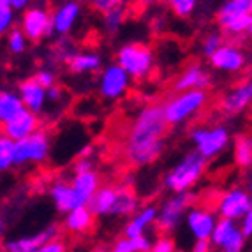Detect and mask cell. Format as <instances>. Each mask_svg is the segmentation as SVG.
<instances>
[{
	"instance_id": "cell-8",
	"label": "cell",
	"mask_w": 252,
	"mask_h": 252,
	"mask_svg": "<svg viewBox=\"0 0 252 252\" xmlns=\"http://www.w3.org/2000/svg\"><path fill=\"white\" fill-rule=\"evenodd\" d=\"M20 30L30 42H39L42 37H51L53 35L51 13L42 5H30L21 14Z\"/></svg>"
},
{
	"instance_id": "cell-31",
	"label": "cell",
	"mask_w": 252,
	"mask_h": 252,
	"mask_svg": "<svg viewBox=\"0 0 252 252\" xmlns=\"http://www.w3.org/2000/svg\"><path fill=\"white\" fill-rule=\"evenodd\" d=\"M251 27H252V14L244 13L240 14V16H236L235 20L229 21L222 30L229 35H242L245 32H249Z\"/></svg>"
},
{
	"instance_id": "cell-50",
	"label": "cell",
	"mask_w": 252,
	"mask_h": 252,
	"mask_svg": "<svg viewBox=\"0 0 252 252\" xmlns=\"http://www.w3.org/2000/svg\"><path fill=\"white\" fill-rule=\"evenodd\" d=\"M92 154H94V147H83L80 150V154H78V159H90L92 157Z\"/></svg>"
},
{
	"instance_id": "cell-39",
	"label": "cell",
	"mask_w": 252,
	"mask_h": 252,
	"mask_svg": "<svg viewBox=\"0 0 252 252\" xmlns=\"http://www.w3.org/2000/svg\"><path fill=\"white\" fill-rule=\"evenodd\" d=\"M34 80L37 81V83L41 85L44 90H50L51 87H55V85H57V74H55L51 69L44 67V69H41V71L35 72Z\"/></svg>"
},
{
	"instance_id": "cell-7",
	"label": "cell",
	"mask_w": 252,
	"mask_h": 252,
	"mask_svg": "<svg viewBox=\"0 0 252 252\" xmlns=\"http://www.w3.org/2000/svg\"><path fill=\"white\" fill-rule=\"evenodd\" d=\"M194 203V194L190 192H180L173 194L171 198H168L162 203V206L157 212V227L164 233V236L171 233L175 227L180 224L182 217L185 215V212H189L192 208Z\"/></svg>"
},
{
	"instance_id": "cell-34",
	"label": "cell",
	"mask_w": 252,
	"mask_h": 252,
	"mask_svg": "<svg viewBox=\"0 0 252 252\" xmlns=\"http://www.w3.org/2000/svg\"><path fill=\"white\" fill-rule=\"evenodd\" d=\"M27 44H29V41H27V37L23 35V32L20 29H13L7 34V48L13 55L25 53Z\"/></svg>"
},
{
	"instance_id": "cell-11",
	"label": "cell",
	"mask_w": 252,
	"mask_h": 252,
	"mask_svg": "<svg viewBox=\"0 0 252 252\" xmlns=\"http://www.w3.org/2000/svg\"><path fill=\"white\" fill-rule=\"evenodd\" d=\"M59 238V227L57 226H46L41 231L34 233L30 236H21L18 240H9L5 242L4 251L5 252H34L44 244L51 242V240Z\"/></svg>"
},
{
	"instance_id": "cell-25",
	"label": "cell",
	"mask_w": 252,
	"mask_h": 252,
	"mask_svg": "<svg viewBox=\"0 0 252 252\" xmlns=\"http://www.w3.org/2000/svg\"><path fill=\"white\" fill-rule=\"evenodd\" d=\"M63 226H65L67 231L81 235V233H87L90 227L94 226V215H92V212L89 210V206L80 205L78 208H74V210L65 215Z\"/></svg>"
},
{
	"instance_id": "cell-54",
	"label": "cell",
	"mask_w": 252,
	"mask_h": 252,
	"mask_svg": "<svg viewBox=\"0 0 252 252\" xmlns=\"http://www.w3.org/2000/svg\"><path fill=\"white\" fill-rule=\"evenodd\" d=\"M249 34H252V27H251V30H249Z\"/></svg>"
},
{
	"instance_id": "cell-47",
	"label": "cell",
	"mask_w": 252,
	"mask_h": 252,
	"mask_svg": "<svg viewBox=\"0 0 252 252\" xmlns=\"http://www.w3.org/2000/svg\"><path fill=\"white\" fill-rule=\"evenodd\" d=\"M62 95H63V90H62V87H60V85H55V87H51L50 90H46V99H48V101L57 102V101H60V99H62Z\"/></svg>"
},
{
	"instance_id": "cell-17",
	"label": "cell",
	"mask_w": 252,
	"mask_h": 252,
	"mask_svg": "<svg viewBox=\"0 0 252 252\" xmlns=\"http://www.w3.org/2000/svg\"><path fill=\"white\" fill-rule=\"evenodd\" d=\"M208 60L212 67L224 72H238L245 65V55L233 44H222Z\"/></svg>"
},
{
	"instance_id": "cell-56",
	"label": "cell",
	"mask_w": 252,
	"mask_h": 252,
	"mask_svg": "<svg viewBox=\"0 0 252 252\" xmlns=\"http://www.w3.org/2000/svg\"><path fill=\"white\" fill-rule=\"evenodd\" d=\"M0 92H2V90H0Z\"/></svg>"
},
{
	"instance_id": "cell-29",
	"label": "cell",
	"mask_w": 252,
	"mask_h": 252,
	"mask_svg": "<svg viewBox=\"0 0 252 252\" xmlns=\"http://www.w3.org/2000/svg\"><path fill=\"white\" fill-rule=\"evenodd\" d=\"M236 222L235 220H227V219H219L215 222L214 231H212L210 236V244L215 245V247H222L224 242H226L229 236L233 235V231L236 229Z\"/></svg>"
},
{
	"instance_id": "cell-4",
	"label": "cell",
	"mask_w": 252,
	"mask_h": 252,
	"mask_svg": "<svg viewBox=\"0 0 252 252\" xmlns=\"http://www.w3.org/2000/svg\"><path fill=\"white\" fill-rule=\"evenodd\" d=\"M117 65L129 74V78H147L154 69V53L141 42H127L117 51Z\"/></svg>"
},
{
	"instance_id": "cell-5",
	"label": "cell",
	"mask_w": 252,
	"mask_h": 252,
	"mask_svg": "<svg viewBox=\"0 0 252 252\" xmlns=\"http://www.w3.org/2000/svg\"><path fill=\"white\" fill-rule=\"evenodd\" d=\"M190 141L196 147V152L205 160L214 159L219 154H222L229 145V130L224 126L215 127H194L190 130Z\"/></svg>"
},
{
	"instance_id": "cell-40",
	"label": "cell",
	"mask_w": 252,
	"mask_h": 252,
	"mask_svg": "<svg viewBox=\"0 0 252 252\" xmlns=\"http://www.w3.org/2000/svg\"><path fill=\"white\" fill-rule=\"evenodd\" d=\"M150 252H175V242L169 236H160L156 244H152Z\"/></svg>"
},
{
	"instance_id": "cell-49",
	"label": "cell",
	"mask_w": 252,
	"mask_h": 252,
	"mask_svg": "<svg viewBox=\"0 0 252 252\" xmlns=\"http://www.w3.org/2000/svg\"><path fill=\"white\" fill-rule=\"evenodd\" d=\"M192 252H212L210 240H198L192 247Z\"/></svg>"
},
{
	"instance_id": "cell-42",
	"label": "cell",
	"mask_w": 252,
	"mask_h": 252,
	"mask_svg": "<svg viewBox=\"0 0 252 252\" xmlns=\"http://www.w3.org/2000/svg\"><path fill=\"white\" fill-rule=\"evenodd\" d=\"M34 252H67V245H65V242L60 238H55L51 240V242H48V244H44L42 247H39L37 251Z\"/></svg>"
},
{
	"instance_id": "cell-1",
	"label": "cell",
	"mask_w": 252,
	"mask_h": 252,
	"mask_svg": "<svg viewBox=\"0 0 252 252\" xmlns=\"http://www.w3.org/2000/svg\"><path fill=\"white\" fill-rule=\"evenodd\" d=\"M168 122L162 104H150L136 115L129 127L126 145V159L134 168L154 164L166 148Z\"/></svg>"
},
{
	"instance_id": "cell-10",
	"label": "cell",
	"mask_w": 252,
	"mask_h": 252,
	"mask_svg": "<svg viewBox=\"0 0 252 252\" xmlns=\"http://www.w3.org/2000/svg\"><path fill=\"white\" fill-rule=\"evenodd\" d=\"M130 83V78L122 67H118L117 63H111L101 72L99 78V92L104 99L115 101L118 97H122L127 92Z\"/></svg>"
},
{
	"instance_id": "cell-48",
	"label": "cell",
	"mask_w": 252,
	"mask_h": 252,
	"mask_svg": "<svg viewBox=\"0 0 252 252\" xmlns=\"http://www.w3.org/2000/svg\"><path fill=\"white\" fill-rule=\"evenodd\" d=\"M9 7L13 9L14 13H18V11H23V13H25L27 9L30 7V2L29 0H9Z\"/></svg>"
},
{
	"instance_id": "cell-46",
	"label": "cell",
	"mask_w": 252,
	"mask_h": 252,
	"mask_svg": "<svg viewBox=\"0 0 252 252\" xmlns=\"http://www.w3.org/2000/svg\"><path fill=\"white\" fill-rule=\"evenodd\" d=\"M108 252H132V247H130V242L127 238H120L115 242L113 247Z\"/></svg>"
},
{
	"instance_id": "cell-12",
	"label": "cell",
	"mask_w": 252,
	"mask_h": 252,
	"mask_svg": "<svg viewBox=\"0 0 252 252\" xmlns=\"http://www.w3.org/2000/svg\"><path fill=\"white\" fill-rule=\"evenodd\" d=\"M81 16V5L78 2H63L51 11L53 34L67 35Z\"/></svg>"
},
{
	"instance_id": "cell-26",
	"label": "cell",
	"mask_w": 252,
	"mask_h": 252,
	"mask_svg": "<svg viewBox=\"0 0 252 252\" xmlns=\"http://www.w3.org/2000/svg\"><path fill=\"white\" fill-rule=\"evenodd\" d=\"M67 67L72 74H89L102 67V59L101 55L92 53V51H78L67 63Z\"/></svg>"
},
{
	"instance_id": "cell-44",
	"label": "cell",
	"mask_w": 252,
	"mask_h": 252,
	"mask_svg": "<svg viewBox=\"0 0 252 252\" xmlns=\"http://www.w3.org/2000/svg\"><path fill=\"white\" fill-rule=\"evenodd\" d=\"M240 231H242V235H244L245 238L252 236V206H251V210H249L247 214L244 215V219H242V226H240Z\"/></svg>"
},
{
	"instance_id": "cell-51",
	"label": "cell",
	"mask_w": 252,
	"mask_h": 252,
	"mask_svg": "<svg viewBox=\"0 0 252 252\" xmlns=\"http://www.w3.org/2000/svg\"><path fill=\"white\" fill-rule=\"evenodd\" d=\"M4 235V222H2V219H0V238Z\"/></svg>"
},
{
	"instance_id": "cell-21",
	"label": "cell",
	"mask_w": 252,
	"mask_h": 252,
	"mask_svg": "<svg viewBox=\"0 0 252 252\" xmlns=\"http://www.w3.org/2000/svg\"><path fill=\"white\" fill-rule=\"evenodd\" d=\"M99 184H101V180H99V173H97L95 169L74 175L71 185H72L74 194L78 196L80 205H87V203L94 198V194L101 189V185Z\"/></svg>"
},
{
	"instance_id": "cell-38",
	"label": "cell",
	"mask_w": 252,
	"mask_h": 252,
	"mask_svg": "<svg viewBox=\"0 0 252 252\" xmlns=\"http://www.w3.org/2000/svg\"><path fill=\"white\" fill-rule=\"evenodd\" d=\"M220 46H222V35L220 34H208L201 42V51H203L205 57L210 59L212 55H214Z\"/></svg>"
},
{
	"instance_id": "cell-16",
	"label": "cell",
	"mask_w": 252,
	"mask_h": 252,
	"mask_svg": "<svg viewBox=\"0 0 252 252\" xmlns=\"http://www.w3.org/2000/svg\"><path fill=\"white\" fill-rule=\"evenodd\" d=\"M210 74L199 63H192L175 80L173 90L177 94L189 92V90H206L210 87Z\"/></svg>"
},
{
	"instance_id": "cell-55",
	"label": "cell",
	"mask_w": 252,
	"mask_h": 252,
	"mask_svg": "<svg viewBox=\"0 0 252 252\" xmlns=\"http://www.w3.org/2000/svg\"><path fill=\"white\" fill-rule=\"evenodd\" d=\"M251 185H252V175H251Z\"/></svg>"
},
{
	"instance_id": "cell-32",
	"label": "cell",
	"mask_w": 252,
	"mask_h": 252,
	"mask_svg": "<svg viewBox=\"0 0 252 252\" xmlns=\"http://www.w3.org/2000/svg\"><path fill=\"white\" fill-rule=\"evenodd\" d=\"M120 5H117V7L108 11V13H104V18H102L104 20V29L108 30L109 34H117L118 30H120V27L124 25L126 13H124V9Z\"/></svg>"
},
{
	"instance_id": "cell-15",
	"label": "cell",
	"mask_w": 252,
	"mask_h": 252,
	"mask_svg": "<svg viewBox=\"0 0 252 252\" xmlns=\"http://www.w3.org/2000/svg\"><path fill=\"white\" fill-rule=\"evenodd\" d=\"M39 117L34 113H30V111H23L21 115H18L14 120H11L9 124H5L4 127H0L2 129V134L5 138H9L11 141H21V139L29 138L39 130Z\"/></svg>"
},
{
	"instance_id": "cell-41",
	"label": "cell",
	"mask_w": 252,
	"mask_h": 252,
	"mask_svg": "<svg viewBox=\"0 0 252 252\" xmlns=\"http://www.w3.org/2000/svg\"><path fill=\"white\" fill-rule=\"evenodd\" d=\"M130 247H132V252H150L152 249V242L147 235L136 236V238L129 240Z\"/></svg>"
},
{
	"instance_id": "cell-19",
	"label": "cell",
	"mask_w": 252,
	"mask_h": 252,
	"mask_svg": "<svg viewBox=\"0 0 252 252\" xmlns=\"http://www.w3.org/2000/svg\"><path fill=\"white\" fill-rule=\"evenodd\" d=\"M51 201H53L55 208L60 212V214H65L67 215L69 212H72L74 208L80 206V201H78V196L74 194L72 190V185L69 182H63V180H57L51 184L50 190Z\"/></svg>"
},
{
	"instance_id": "cell-20",
	"label": "cell",
	"mask_w": 252,
	"mask_h": 252,
	"mask_svg": "<svg viewBox=\"0 0 252 252\" xmlns=\"http://www.w3.org/2000/svg\"><path fill=\"white\" fill-rule=\"evenodd\" d=\"M157 212H159V208L154 205L143 206L139 212H136V214L129 219V222L126 224V227H124V238L132 240V238H136V236L145 235L147 227L157 220Z\"/></svg>"
},
{
	"instance_id": "cell-2",
	"label": "cell",
	"mask_w": 252,
	"mask_h": 252,
	"mask_svg": "<svg viewBox=\"0 0 252 252\" xmlns=\"http://www.w3.org/2000/svg\"><path fill=\"white\" fill-rule=\"evenodd\" d=\"M206 168V160L199 156L198 152H189L178 160L173 169H169L168 175L164 177V185L171 190L173 194L189 192L198 180L203 177Z\"/></svg>"
},
{
	"instance_id": "cell-36",
	"label": "cell",
	"mask_w": 252,
	"mask_h": 252,
	"mask_svg": "<svg viewBox=\"0 0 252 252\" xmlns=\"http://www.w3.org/2000/svg\"><path fill=\"white\" fill-rule=\"evenodd\" d=\"M244 247H245V236L242 235L240 227H236L235 231H233V235L224 242V245L220 249H222V252H242Z\"/></svg>"
},
{
	"instance_id": "cell-27",
	"label": "cell",
	"mask_w": 252,
	"mask_h": 252,
	"mask_svg": "<svg viewBox=\"0 0 252 252\" xmlns=\"http://www.w3.org/2000/svg\"><path fill=\"white\" fill-rule=\"evenodd\" d=\"M249 5L251 0H227L224 2L217 11V23L220 27H226L231 20H235L236 16L244 13H249Z\"/></svg>"
},
{
	"instance_id": "cell-35",
	"label": "cell",
	"mask_w": 252,
	"mask_h": 252,
	"mask_svg": "<svg viewBox=\"0 0 252 252\" xmlns=\"http://www.w3.org/2000/svg\"><path fill=\"white\" fill-rule=\"evenodd\" d=\"M76 53H78V51H76L74 44H72L71 41H67V39H60V41L57 42V46H55V57H57V60H60V62H63V63L71 62V59Z\"/></svg>"
},
{
	"instance_id": "cell-52",
	"label": "cell",
	"mask_w": 252,
	"mask_h": 252,
	"mask_svg": "<svg viewBox=\"0 0 252 252\" xmlns=\"http://www.w3.org/2000/svg\"><path fill=\"white\" fill-rule=\"evenodd\" d=\"M90 252H106V249H102V247H95V249H92Z\"/></svg>"
},
{
	"instance_id": "cell-24",
	"label": "cell",
	"mask_w": 252,
	"mask_h": 252,
	"mask_svg": "<svg viewBox=\"0 0 252 252\" xmlns=\"http://www.w3.org/2000/svg\"><path fill=\"white\" fill-rule=\"evenodd\" d=\"M25 111V106L21 102L18 92L13 90H2L0 92V127H4L11 120Z\"/></svg>"
},
{
	"instance_id": "cell-28",
	"label": "cell",
	"mask_w": 252,
	"mask_h": 252,
	"mask_svg": "<svg viewBox=\"0 0 252 252\" xmlns=\"http://www.w3.org/2000/svg\"><path fill=\"white\" fill-rule=\"evenodd\" d=\"M233 157L236 166L240 168H251L252 166V136L251 134H238L235 138L233 147Z\"/></svg>"
},
{
	"instance_id": "cell-37",
	"label": "cell",
	"mask_w": 252,
	"mask_h": 252,
	"mask_svg": "<svg viewBox=\"0 0 252 252\" xmlns=\"http://www.w3.org/2000/svg\"><path fill=\"white\" fill-rule=\"evenodd\" d=\"M169 5L178 18H189L196 9V0H171Z\"/></svg>"
},
{
	"instance_id": "cell-53",
	"label": "cell",
	"mask_w": 252,
	"mask_h": 252,
	"mask_svg": "<svg viewBox=\"0 0 252 252\" xmlns=\"http://www.w3.org/2000/svg\"><path fill=\"white\" fill-rule=\"evenodd\" d=\"M249 14H252V0H251V5H249Z\"/></svg>"
},
{
	"instance_id": "cell-45",
	"label": "cell",
	"mask_w": 252,
	"mask_h": 252,
	"mask_svg": "<svg viewBox=\"0 0 252 252\" xmlns=\"http://www.w3.org/2000/svg\"><path fill=\"white\" fill-rule=\"evenodd\" d=\"M74 175H78V173H87V171H92L94 169V162L92 159H78L74 162Z\"/></svg>"
},
{
	"instance_id": "cell-14",
	"label": "cell",
	"mask_w": 252,
	"mask_h": 252,
	"mask_svg": "<svg viewBox=\"0 0 252 252\" xmlns=\"http://www.w3.org/2000/svg\"><path fill=\"white\" fill-rule=\"evenodd\" d=\"M185 222L189 231L192 233V236L198 240H210L212 231H214L215 222V214H212L210 210H205V208H190L187 214H185Z\"/></svg>"
},
{
	"instance_id": "cell-30",
	"label": "cell",
	"mask_w": 252,
	"mask_h": 252,
	"mask_svg": "<svg viewBox=\"0 0 252 252\" xmlns=\"http://www.w3.org/2000/svg\"><path fill=\"white\" fill-rule=\"evenodd\" d=\"M14 166V141L0 134V171H7Z\"/></svg>"
},
{
	"instance_id": "cell-18",
	"label": "cell",
	"mask_w": 252,
	"mask_h": 252,
	"mask_svg": "<svg viewBox=\"0 0 252 252\" xmlns=\"http://www.w3.org/2000/svg\"><path fill=\"white\" fill-rule=\"evenodd\" d=\"M18 95H20L21 102H23L27 111H30V113H34V115L41 113L48 101L46 90L42 89L34 78L23 80L18 85Z\"/></svg>"
},
{
	"instance_id": "cell-43",
	"label": "cell",
	"mask_w": 252,
	"mask_h": 252,
	"mask_svg": "<svg viewBox=\"0 0 252 252\" xmlns=\"http://www.w3.org/2000/svg\"><path fill=\"white\" fill-rule=\"evenodd\" d=\"M117 5H120V2H117V0H95V2H92V7L97 9V11H101L102 14L115 9Z\"/></svg>"
},
{
	"instance_id": "cell-6",
	"label": "cell",
	"mask_w": 252,
	"mask_h": 252,
	"mask_svg": "<svg viewBox=\"0 0 252 252\" xmlns=\"http://www.w3.org/2000/svg\"><path fill=\"white\" fill-rule=\"evenodd\" d=\"M51 150V138L44 129L35 130L29 138L14 141V166H25L27 162L41 164L48 159Z\"/></svg>"
},
{
	"instance_id": "cell-13",
	"label": "cell",
	"mask_w": 252,
	"mask_h": 252,
	"mask_svg": "<svg viewBox=\"0 0 252 252\" xmlns=\"http://www.w3.org/2000/svg\"><path fill=\"white\" fill-rule=\"evenodd\" d=\"M252 104V80H245L233 87L222 97L220 108L227 115H238Z\"/></svg>"
},
{
	"instance_id": "cell-9",
	"label": "cell",
	"mask_w": 252,
	"mask_h": 252,
	"mask_svg": "<svg viewBox=\"0 0 252 252\" xmlns=\"http://www.w3.org/2000/svg\"><path fill=\"white\" fill-rule=\"evenodd\" d=\"M252 206V196L249 190L242 189V187H233V189L226 190L220 196L217 203V212L220 219H227V220H240L244 219V215L251 210Z\"/></svg>"
},
{
	"instance_id": "cell-22",
	"label": "cell",
	"mask_w": 252,
	"mask_h": 252,
	"mask_svg": "<svg viewBox=\"0 0 252 252\" xmlns=\"http://www.w3.org/2000/svg\"><path fill=\"white\" fill-rule=\"evenodd\" d=\"M115 187H117V199H115L111 215H115V217H129V215H134L139 206V199L134 190H132V187H129L127 184L115 185Z\"/></svg>"
},
{
	"instance_id": "cell-3",
	"label": "cell",
	"mask_w": 252,
	"mask_h": 252,
	"mask_svg": "<svg viewBox=\"0 0 252 252\" xmlns=\"http://www.w3.org/2000/svg\"><path fill=\"white\" fill-rule=\"evenodd\" d=\"M206 102H208L206 90H189V92L175 94V97L162 104L164 118L169 127L180 126L190 120L194 115H198L205 108Z\"/></svg>"
},
{
	"instance_id": "cell-23",
	"label": "cell",
	"mask_w": 252,
	"mask_h": 252,
	"mask_svg": "<svg viewBox=\"0 0 252 252\" xmlns=\"http://www.w3.org/2000/svg\"><path fill=\"white\" fill-rule=\"evenodd\" d=\"M115 199H117V187L115 185H104L94 194V198L87 203L89 210L92 212L94 217H104L111 215Z\"/></svg>"
},
{
	"instance_id": "cell-33",
	"label": "cell",
	"mask_w": 252,
	"mask_h": 252,
	"mask_svg": "<svg viewBox=\"0 0 252 252\" xmlns=\"http://www.w3.org/2000/svg\"><path fill=\"white\" fill-rule=\"evenodd\" d=\"M14 11L9 7V0H0V37L14 29Z\"/></svg>"
}]
</instances>
